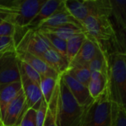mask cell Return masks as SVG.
Wrapping results in <instances>:
<instances>
[{"label":"cell","instance_id":"obj_1","mask_svg":"<svg viewBox=\"0 0 126 126\" xmlns=\"http://www.w3.org/2000/svg\"><path fill=\"white\" fill-rule=\"evenodd\" d=\"M82 26L85 32L106 55H109V50L111 49L114 52H121L110 17L89 16L82 22Z\"/></svg>","mask_w":126,"mask_h":126},{"label":"cell","instance_id":"obj_2","mask_svg":"<svg viewBox=\"0 0 126 126\" xmlns=\"http://www.w3.org/2000/svg\"><path fill=\"white\" fill-rule=\"evenodd\" d=\"M46 0H0V19L15 28L28 26Z\"/></svg>","mask_w":126,"mask_h":126},{"label":"cell","instance_id":"obj_3","mask_svg":"<svg viewBox=\"0 0 126 126\" xmlns=\"http://www.w3.org/2000/svg\"><path fill=\"white\" fill-rule=\"evenodd\" d=\"M108 88L111 102L126 106V54L114 52L107 55Z\"/></svg>","mask_w":126,"mask_h":126},{"label":"cell","instance_id":"obj_4","mask_svg":"<svg viewBox=\"0 0 126 126\" xmlns=\"http://www.w3.org/2000/svg\"><path fill=\"white\" fill-rule=\"evenodd\" d=\"M111 100L107 87L86 106L80 126H110Z\"/></svg>","mask_w":126,"mask_h":126},{"label":"cell","instance_id":"obj_5","mask_svg":"<svg viewBox=\"0 0 126 126\" xmlns=\"http://www.w3.org/2000/svg\"><path fill=\"white\" fill-rule=\"evenodd\" d=\"M61 103L58 126H80L86 106H80L60 78Z\"/></svg>","mask_w":126,"mask_h":126},{"label":"cell","instance_id":"obj_6","mask_svg":"<svg viewBox=\"0 0 126 126\" xmlns=\"http://www.w3.org/2000/svg\"><path fill=\"white\" fill-rule=\"evenodd\" d=\"M15 44L17 53H30L40 58L48 49L52 48L44 33L38 29H25Z\"/></svg>","mask_w":126,"mask_h":126},{"label":"cell","instance_id":"obj_7","mask_svg":"<svg viewBox=\"0 0 126 126\" xmlns=\"http://www.w3.org/2000/svg\"><path fill=\"white\" fill-rule=\"evenodd\" d=\"M20 81L19 60L16 48L0 52V85Z\"/></svg>","mask_w":126,"mask_h":126},{"label":"cell","instance_id":"obj_8","mask_svg":"<svg viewBox=\"0 0 126 126\" xmlns=\"http://www.w3.org/2000/svg\"><path fill=\"white\" fill-rule=\"evenodd\" d=\"M21 83L22 86V90L25 96V103L23 109V111L18 118L16 126H18L21 118L24 115L25 112L28 109H34L37 111L41 105V103L43 100V96L40 89V87L32 82L27 77L21 72L19 69Z\"/></svg>","mask_w":126,"mask_h":126},{"label":"cell","instance_id":"obj_9","mask_svg":"<svg viewBox=\"0 0 126 126\" xmlns=\"http://www.w3.org/2000/svg\"><path fill=\"white\" fill-rule=\"evenodd\" d=\"M111 13L110 18L114 19L118 44L121 52H126V0H110Z\"/></svg>","mask_w":126,"mask_h":126},{"label":"cell","instance_id":"obj_10","mask_svg":"<svg viewBox=\"0 0 126 126\" xmlns=\"http://www.w3.org/2000/svg\"><path fill=\"white\" fill-rule=\"evenodd\" d=\"M63 24H73L82 30L83 27L80 23L68 10L65 5L64 0L61 1V3L56 9V10L47 19L43 21L37 27L38 30L47 29L58 27Z\"/></svg>","mask_w":126,"mask_h":126},{"label":"cell","instance_id":"obj_11","mask_svg":"<svg viewBox=\"0 0 126 126\" xmlns=\"http://www.w3.org/2000/svg\"><path fill=\"white\" fill-rule=\"evenodd\" d=\"M61 77L69 92L80 106H86L93 100L87 86L74 79L67 72L62 74Z\"/></svg>","mask_w":126,"mask_h":126},{"label":"cell","instance_id":"obj_12","mask_svg":"<svg viewBox=\"0 0 126 126\" xmlns=\"http://www.w3.org/2000/svg\"><path fill=\"white\" fill-rule=\"evenodd\" d=\"M25 103V96L21 90L16 97L7 107L3 117V126H11L16 125L18 118L23 111Z\"/></svg>","mask_w":126,"mask_h":126},{"label":"cell","instance_id":"obj_13","mask_svg":"<svg viewBox=\"0 0 126 126\" xmlns=\"http://www.w3.org/2000/svg\"><path fill=\"white\" fill-rule=\"evenodd\" d=\"M60 78L61 75L59 76L58 80L54 89L52 97L49 103H47V109L43 126H58L61 103Z\"/></svg>","mask_w":126,"mask_h":126},{"label":"cell","instance_id":"obj_14","mask_svg":"<svg viewBox=\"0 0 126 126\" xmlns=\"http://www.w3.org/2000/svg\"><path fill=\"white\" fill-rule=\"evenodd\" d=\"M98 50V45L90 36L86 34V38L84 40L80 49L70 63L88 66L89 63L94 58Z\"/></svg>","mask_w":126,"mask_h":126},{"label":"cell","instance_id":"obj_15","mask_svg":"<svg viewBox=\"0 0 126 126\" xmlns=\"http://www.w3.org/2000/svg\"><path fill=\"white\" fill-rule=\"evenodd\" d=\"M40 58H41L46 64L58 75H61L66 72L69 66L67 58L61 55L53 48L48 49Z\"/></svg>","mask_w":126,"mask_h":126},{"label":"cell","instance_id":"obj_16","mask_svg":"<svg viewBox=\"0 0 126 126\" xmlns=\"http://www.w3.org/2000/svg\"><path fill=\"white\" fill-rule=\"evenodd\" d=\"M17 55L19 60L27 63L32 68H33L39 74L41 78L46 77L58 78L60 76L51 68H49L41 58L37 56L30 53H17Z\"/></svg>","mask_w":126,"mask_h":126},{"label":"cell","instance_id":"obj_17","mask_svg":"<svg viewBox=\"0 0 126 126\" xmlns=\"http://www.w3.org/2000/svg\"><path fill=\"white\" fill-rule=\"evenodd\" d=\"M22 90L21 81L0 85V111L1 118L8 105Z\"/></svg>","mask_w":126,"mask_h":126},{"label":"cell","instance_id":"obj_18","mask_svg":"<svg viewBox=\"0 0 126 126\" xmlns=\"http://www.w3.org/2000/svg\"><path fill=\"white\" fill-rule=\"evenodd\" d=\"M62 1V0H61ZM60 0H46L39 11L26 27L27 29H37L38 25L45 19L49 18L58 7L61 3Z\"/></svg>","mask_w":126,"mask_h":126},{"label":"cell","instance_id":"obj_19","mask_svg":"<svg viewBox=\"0 0 126 126\" xmlns=\"http://www.w3.org/2000/svg\"><path fill=\"white\" fill-rule=\"evenodd\" d=\"M64 3L70 13L81 24L90 15L88 0H64Z\"/></svg>","mask_w":126,"mask_h":126},{"label":"cell","instance_id":"obj_20","mask_svg":"<svg viewBox=\"0 0 126 126\" xmlns=\"http://www.w3.org/2000/svg\"><path fill=\"white\" fill-rule=\"evenodd\" d=\"M108 87V75L100 72H93L88 83V89L94 99L100 95Z\"/></svg>","mask_w":126,"mask_h":126},{"label":"cell","instance_id":"obj_21","mask_svg":"<svg viewBox=\"0 0 126 126\" xmlns=\"http://www.w3.org/2000/svg\"><path fill=\"white\" fill-rule=\"evenodd\" d=\"M44 32L52 33L63 41H68L72 37L85 32V31L73 24H63L55 27L39 30Z\"/></svg>","mask_w":126,"mask_h":126},{"label":"cell","instance_id":"obj_22","mask_svg":"<svg viewBox=\"0 0 126 126\" xmlns=\"http://www.w3.org/2000/svg\"><path fill=\"white\" fill-rule=\"evenodd\" d=\"M66 72H67L70 76H72L74 79H75L80 83L83 84L86 86H88L92 73L87 66L69 63V68L67 69Z\"/></svg>","mask_w":126,"mask_h":126},{"label":"cell","instance_id":"obj_23","mask_svg":"<svg viewBox=\"0 0 126 126\" xmlns=\"http://www.w3.org/2000/svg\"><path fill=\"white\" fill-rule=\"evenodd\" d=\"M86 38V33L83 32L66 41V58L69 63L78 54Z\"/></svg>","mask_w":126,"mask_h":126},{"label":"cell","instance_id":"obj_24","mask_svg":"<svg viewBox=\"0 0 126 126\" xmlns=\"http://www.w3.org/2000/svg\"><path fill=\"white\" fill-rule=\"evenodd\" d=\"M88 68L91 73L93 72H100L108 75L107 55L100 48L94 58L89 63Z\"/></svg>","mask_w":126,"mask_h":126},{"label":"cell","instance_id":"obj_25","mask_svg":"<svg viewBox=\"0 0 126 126\" xmlns=\"http://www.w3.org/2000/svg\"><path fill=\"white\" fill-rule=\"evenodd\" d=\"M110 126H126V109L125 106L111 102Z\"/></svg>","mask_w":126,"mask_h":126},{"label":"cell","instance_id":"obj_26","mask_svg":"<svg viewBox=\"0 0 126 126\" xmlns=\"http://www.w3.org/2000/svg\"><path fill=\"white\" fill-rule=\"evenodd\" d=\"M58 78H54V77H46L41 78V83H40V89L43 96V98L44 101L48 103L52 92L54 91V89L57 84V82L58 80Z\"/></svg>","mask_w":126,"mask_h":126},{"label":"cell","instance_id":"obj_27","mask_svg":"<svg viewBox=\"0 0 126 126\" xmlns=\"http://www.w3.org/2000/svg\"><path fill=\"white\" fill-rule=\"evenodd\" d=\"M41 32L46 36V38L49 41L52 47L55 50H56L58 53H60L61 55L66 58V41L62 40L61 38H58V36L52 33L44 32V31H41Z\"/></svg>","mask_w":126,"mask_h":126},{"label":"cell","instance_id":"obj_28","mask_svg":"<svg viewBox=\"0 0 126 126\" xmlns=\"http://www.w3.org/2000/svg\"><path fill=\"white\" fill-rule=\"evenodd\" d=\"M19 60V59H18ZM19 69L21 70V72L27 77L28 79H30L32 82H33L35 84L40 86L41 83V76L39 74L33 69L32 68L29 64L27 63L19 60Z\"/></svg>","mask_w":126,"mask_h":126},{"label":"cell","instance_id":"obj_29","mask_svg":"<svg viewBox=\"0 0 126 126\" xmlns=\"http://www.w3.org/2000/svg\"><path fill=\"white\" fill-rule=\"evenodd\" d=\"M18 126H36V111L28 109L21 118Z\"/></svg>","mask_w":126,"mask_h":126},{"label":"cell","instance_id":"obj_30","mask_svg":"<svg viewBox=\"0 0 126 126\" xmlns=\"http://www.w3.org/2000/svg\"><path fill=\"white\" fill-rule=\"evenodd\" d=\"M15 27L7 21H0V36H12L15 34Z\"/></svg>","mask_w":126,"mask_h":126},{"label":"cell","instance_id":"obj_31","mask_svg":"<svg viewBox=\"0 0 126 126\" xmlns=\"http://www.w3.org/2000/svg\"><path fill=\"white\" fill-rule=\"evenodd\" d=\"M47 109V103L44 101L43 98L38 109L36 111V126H43L44 125Z\"/></svg>","mask_w":126,"mask_h":126},{"label":"cell","instance_id":"obj_32","mask_svg":"<svg viewBox=\"0 0 126 126\" xmlns=\"http://www.w3.org/2000/svg\"><path fill=\"white\" fill-rule=\"evenodd\" d=\"M13 47H15L13 37L0 36V52L6 51Z\"/></svg>","mask_w":126,"mask_h":126},{"label":"cell","instance_id":"obj_33","mask_svg":"<svg viewBox=\"0 0 126 126\" xmlns=\"http://www.w3.org/2000/svg\"><path fill=\"white\" fill-rule=\"evenodd\" d=\"M0 126H3L2 118H1V111H0Z\"/></svg>","mask_w":126,"mask_h":126},{"label":"cell","instance_id":"obj_34","mask_svg":"<svg viewBox=\"0 0 126 126\" xmlns=\"http://www.w3.org/2000/svg\"><path fill=\"white\" fill-rule=\"evenodd\" d=\"M16 126V125H14V126Z\"/></svg>","mask_w":126,"mask_h":126}]
</instances>
